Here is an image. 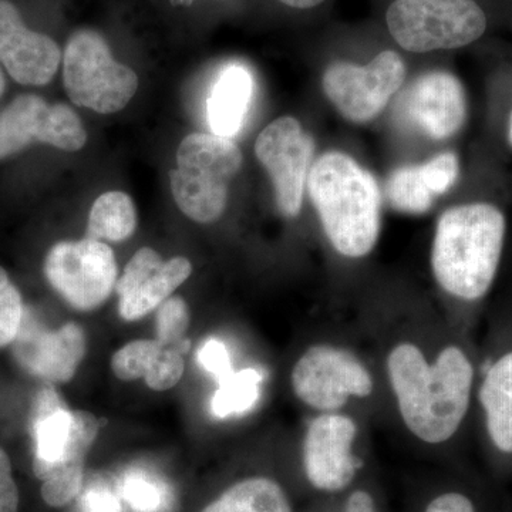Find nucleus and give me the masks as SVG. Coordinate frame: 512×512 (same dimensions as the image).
I'll use <instances>...</instances> for the list:
<instances>
[{"label":"nucleus","instance_id":"1","mask_svg":"<svg viewBox=\"0 0 512 512\" xmlns=\"http://www.w3.org/2000/svg\"><path fill=\"white\" fill-rule=\"evenodd\" d=\"M387 373L400 416L417 439L429 444L450 440L466 417L473 387V365L457 346L441 350L430 363L413 343L394 346Z\"/></svg>","mask_w":512,"mask_h":512},{"label":"nucleus","instance_id":"2","mask_svg":"<svg viewBox=\"0 0 512 512\" xmlns=\"http://www.w3.org/2000/svg\"><path fill=\"white\" fill-rule=\"evenodd\" d=\"M308 190L323 231L339 254L363 258L373 251L382 197L372 173L348 154L332 151L313 163Z\"/></svg>","mask_w":512,"mask_h":512},{"label":"nucleus","instance_id":"3","mask_svg":"<svg viewBox=\"0 0 512 512\" xmlns=\"http://www.w3.org/2000/svg\"><path fill=\"white\" fill-rule=\"evenodd\" d=\"M505 220L490 204L450 208L441 215L431 249V268L441 288L463 301L483 298L493 285Z\"/></svg>","mask_w":512,"mask_h":512},{"label":"nucleus","instance_id":"4","mask_svg":"<svg viewBox=\"0 0 512 512\" xmlns=\"http://www.w3.org/2000/svg\"><path fill=\"white\" fill-rule=\"evenodd\" d=\"M101 424L92 413L69 410L52 386L37 393L32 419L33 471L42 481V498L50 507H64L82 493L84 461Z\"/></svg>","mask_w":512,"mask_h":512},{"label":"nucleus","instance_id":"5","mask_svg":"<svg viewBox=\"0 0 512 512\" xmlns=\"http://www.w3.org/2000/svg\"><path fill=\"white\" fill-rule=\"evenodd\" d=\"M242 154L231 138L192 133L177 150L171 191L178 208L191 220L210 224L227 208L229 183L238 174Z\"/></svg>","mask_w":512,"mask_h":512},{"label":"nucleus","instance_id":"6","mask_svg":"<svg viewBox=\"0 0 512 512\" xmlns=\"http://www.w3.org/2000/svg\"><path fill=\"white\" fill-rule=\"evenodd\" d=\"M386 20L393 39L414 53L458 49L487 29L484 10L474 0H396Z\"/></svg>","mask_w":512,"mask_h":512},{"label":"nucleus","instance_id":"7","mask_svg":"<svg viewBox=\"0 0 512 512\" xmlns=\"http://www.w3.org/2000/svg\"><path fill=\"white\" fill-rule=\"evenodd\" d=\"M63 83L74 104L100 114L123 110L138 89L137 74L113 59L103 36L87 29L67 42Z\"/></svg>","mask_w":512,"mask_h":512},{"label":"nucleus","instance_id":"8","mask_svg":"<svg viewBox=\"0 0 512 512\" xmlns=\"http://www.w3.org/2000/svg\"><path fill=\"white\" fill-rule=\"evenodd\" d=\"M47 281L77 311H93L117 284V262L109 245L84 238L59 242L45 261Z\"/></svg>","mask_w":512,"mask_h":512},{"label":"nucleus","instance_id":"9","mask_svg":"<svg viewBox=\"0 0 512 512\" xmlns=\"http://www.w3.org/2000/svg\"><path fill=\"white\" fill-rule=\"evenodd\" d=\"M292 387L306 406L332 413L352 397L370 396L375 384L367 367L349 350L315 345L293 366Z\"/></svg>","mask_w":512,"mask_h":512},{"label":"nucleus","instance_id":"10","mask_svg":"<svg viewBox=\"0 0 512 512\" xmlns=\"http://www.w3.org/2000/svg\"><path fill=\"white\" fill-rule=\"evenodd\" d=\"M406 79L402 57L384 50L367 66L348 62L330 64L322 86L333 106L346 120L366 123L382 113Z\"/></svg>","mask_w":512,"mask_h":512},{"label":"nucleus","instance_id":"11","mask_svg":"<svg viewBox=\"0 0 512 512\" xmlns=\"http://www.w3.org/2000/svg\"><path fill=\"white\" fill-rule=\"evenodd\" d=\"M45 143L63 151L82 150L87 141L82 120L66 104H49L36 94H22L0 113V160Z\"/></svg>","mask_w":512,"mask_h":512},{"label":"nucleus","instance_id":"12","mask_svg":"<svg viewBox=\"0 0 512 512\" xmlns=\"http://www.w3.org/2000/svg\"><path fill=\"white\" fill-rule=\"evenodd\" d=\"M255 154L271 175L279 211L285 217H296L302 208L315 140L298 120L281 117L256 138Z\"/></svg>","mask_w":512,"mask_h":512},{"label":"nucleus","instance_id":"13","mask_svg":"<svg viewBox=\"0 0 512 512\" xmlns=\"http://www.w3.org/2000/svg\"><path fill=\"white\" fill-rule=\"evenodd\" d=\"M357 426L352 417L323 413L309 424L303 440V468L313 487L326 493L345 490L356 476L353 454Z\"/></svg>","mask_w":512,"mask_h":512},{"label":"nucleus","instance_id":"14","mask_svg":"<svg viewBox=\"0 0 512 512\" xmlns=\"http://www.w3.org/2000/svg\"><path fill=\"white\" fill-rule=\"evenodd\" d=\"M191 274V262L184 256L164 261L153 248H141L117 279L121 318L138 320L160 308Z\"/></svg>","mask_w":512,"mask_h":512},{"label":"nucleus","instance_id":"15","mask_svg":"<svg viewBox=\"0 0 512 512\" xmlns=\"http://www.w3.org/2000/svg\"><path fill=\"white\" fill-rule=\"evenodd\" d=\"M400 111L427 137L444 140L454 136L466 121V94L453 74L426 73L403 94Z\"/></svg>","mask_w":512,"mask_h":512},{"label":"nucleus","instance_id":"16","mask_svg":"<svg viewBox=\"0 0 512 512\" xmlns=\"http://www.w3.org/2000/svg\"><path fill=\"white\" fill-rule=\"evenodd\" d=\"M62 62L55 40L26 28L18 9L0 0V63L23 86L52 82Z\"/></svg>","mask_w":512,"mask_h":512},{"label":"nucleus","instance_id":"17","mask_svg":"<svg viewBox=\"0 0 512 512\" xmlns=\"http://www.w3.org/2000/svg\"><path fill=\"white\" fill-rule=\"evenodd\" d=\"M13 343L20 365L32 375L55 383L72 380L87 348L86 335L74 322L46 330L23 320Z\"/></svg>","mask_w":512,"mask_h":512},{"label":"nucleus","instance_id":"18","mask_svg":"<svg viewBox=\"0 0 512 512\" xmlns=\"http://www.w3.org/2000/svg\"><path fill=\"white\" fill-rule=\"evenodd\" d=\"M255 80L251 70L241 63H229L218 74L207 100V120L212 134L225 138L237 137L244 127Z\"/></svg>","mask_w":512,"mask_h":512},{"label":"nucleus","instance_id":"19","mask_svg":"<svg viewBox=\"0 0 512 512\" xmlns=\"http://www.w3.org/2000/svg\"><path fill=\"white\" fill-rule=\"evenodd\" d=\"M488 434L504 453H512V352L490 366L480 389Z\"/></svg>","mask_w":512,"mask_h":512},{"label":"nucleus","instance_id":"20","mask_svg":"<svg viewBox=\"0 0 512 512\" xmlns=\"http://www.w3.org/2000/svg\"><path fill=\"white\" fill-rule=\"evenodd\" d=\"M201 512H292V507L276 481L252 477L231 485Z\"/></svg>","mask_w":512,"mask_h":512},{"label":"nucleus","instance_id":"21","mask_svg":"<svg viewBox=\"0 0 512 512\" xmlns=\"http://www.w3.org/2000/svg\"><path fill=\"white\" fill-rule=\"evenodd\" d=\"M137 228V211L130 195L109 191L94 201L90 210L86 238L94 241L121 242Z\"/></svg>","mask_w":512,"mask_h":512},{"label":"nucleus","instance_id":"22","mask_svg":"<svg viewBox=\"0 0 512 512\" xmlns=\"http://www.w3.org/2000/svg\"><path fill=\"white\" fill-rule=\"evenodd\" d=\"M261 382V373L256 369H244L224 377L212 399L214 416L227 419L248 413L261 396Z\"/></svg>","mask_w":512,"mask_h":512},{"label":"nucleus","instance_id":"23","mask_svg":"<svg viewBox=\"0 0 512 512\" xmlns=\"http://www.w3.org/2000/svg\"><path fill=\"white\" fill-rule=\"evenodd\" d=\"M387 198L394 210L404 214H424L433 204V192L427 188L420 165L397 168L387 181Z\"/></svg>","mask_w":512,"mask_h":512},{"label":"nucleus","instance_id":"24","mask_svg":"<svg viewBox=\"0 0 512 512\" xmlns=\"http://www.w3.org/2000/svg\"><path fill=\"white\" fill-rule=\"evenodd\" d=\"M120 495L134 512H168L170 490L163 481L144 471H130L120 481Z\"/></svg>","mask_w":512,"mask_h":512},{"label":"nucleus","instance_id":"25","mask_svg":"<svg viewBox=\"0 0 512 512\" xmlns=\"http://www.w3.org/2000/svg\"><path fill=\"white\" fill-rule=\"evenodd\" d=\"M163 348V343L158 340H134L114 353L111 369L114 375L124 382L144 379L156 365Z\"/></svg>","mask_w":512,"mask_h":512},{"label":"nucleus","instance_id":"26","mask_svg":"<svg viewBox=\"0 0 512 512\" xmlns=\"http://www.w3.org/2000/svg\"><path fill=\"white\" fill-rule=\"evenodd\" d=\"M188 326H190V312L184 299L173 296L161 303L157 313L158 342L175 346L184 353L190 346L188 340H184Z\"/></svg>","mask_w":512,"mask_h":512},{"label":"nucleus","instance_id":"27","mask_svg":"<svg viewBox=\"0 0 512 512\" xmlns=\"http://www.w3.org/2000/svg\"><path fill=\"white\" fill-rule=\"evenodd\" d=\"M23 316L22 295L10 281L8 272L0 266V348H5L16 339Z\"/></svg>","mask_w":512,"mask_h":512},{"label":"nucleus","instance_id":"28","mask_svg":"<svg viewBox=\"0 0 512 512\" xmlns=\"http://www.w3.org/2000/svg\"><path fill=\"white\" fill-rule=\"evenodd\" d=\"M184 367L183 352L175 346L165 345L158 356L156 365L144 377V380L151 390L165 392V390L173 389L175 384L180 382L184 375Z\"/></svg>","mask_w":512,"mask_h":512},{"label":"nucleus","instance_id":"29","mask_svg":"<svg viewBox=\"0 0 512 512\" xmlns=\"http://www.w3.org/2000/svg\"><path fill=\"white\" fill-rule=\"evenodd\" d=\"M421 177L433 195L443 194L453 187L458 177V158L453 153H443L420 165Z\"/></svg>","mask_w":512,"mask_h":512},{"label":"nucleus","instance_id":"30","mask_svg":"<svg viewBox=\"0 0 512 512\" xmlns=\"http://www.w3.org/2000/svg\"><path fill=\"white\" fill-rule=\"evenodd\" d=\"M198 360L208 373L217 377L218 382L234 372L227 346L221 340L211 339L205 342L198 352Z\"/></svg>","mask_w":512,"mask_h":512},{"label":"nucleus","instance_id":"31","mask_svg":"<svg viewBox=\"0 0 512 512\" xmlns=\"http://www.w3.org/2000/svg\"><path fill=\"white\" fill-rule=\"evenodd\" d=\"M19 490L8 454L0 447V512H18Z\"/></svg>","mask_w":512,"mask_h":512},{"label":"nucleus","instance_id":"32","mask_svg":"<svg viewBox=\"0 0 512 512\" xmlns=\"http://www.w3.org/2000/svg\"><path fill=\"white\" fill-rule=\"evenodd\" d=\"M82 512H121L119 500L104 487H93L82 498Z\"/></svg>","mask_w":512,"mask_h":512},{"label":"nucleus","instance_id":"33","mask_svg":"<svg viewBox=\"0 0 512 512\" xmlns=\"http://www.w3.org/2000/svg\"><path fill=\"white\" fill-rule=\"evenodd\" d=\"M426 512H476L473 503L460 493H446L434 498Z\"/></svg>","mask_w":512,"mask_h":512},{"label":"nucleus","instance_id":"34","mask_svg":"<svg viewBox=\"0 0 512 512\" xmlns=\"http://www.w3.org/2000/svg\"><path fill=\"white\" fill-rule=\"evenodd\" d=\"M345 512H376L375 503L366 491H355L346 501Z\"/></svg>","mask_w":512,"mask_h":512},{"label":"nucleus","instance_id":"35","mask_svg":"<svg viewBox=\"0 0 512 512\" xmlns=\"http://www.w3.org/2000/svg\"><path fill=\"white\" fill-rule=\"evenodd\" d=\"M281 2L285 3V5L291 6V8L311 9L320 5V3L325 2V0H281Z\"/></svg>","mask_w":512,"mask_h":512},{"label":"nucleus","instance_id":"36","mask_svg":"<svg viewBox=\"0 0 512 512\" xmlns=\"http://www.w3.org/2000/svg\"><path fill=\"white\" fill-rule=\"evenodd\" d=\"M6 82L5 76H3L2 69H0V97L3 96V92H5Z\"/></svg>","mask_w":512,"mask_h":512},{"label":"nucleus","instance_id":"37","mask_svg":"<svg viewBox=\"0 0 512 512\" xmlns=\"http://www.w3.org/2000/svg\"><path fill=\"white\" fill-rule=\"evenodd\" d=\"M171 2H173L174 5H188L192 0H171Z\"/></svg>","mask_w":512,"mask_h":512},{"label":"nucleus","instance_id":"38","mask_svg":"<svg viewBox=\"0 0 512 512\" xmlns=\"http://www.w3.org/2000/svg\"><path fill=\"white\" fill-rule=\"evenodd\" d=\"M508 138H510V144L512 146V114H511V120H510V134H508Z\"/></svg>","mask_w":512,"mask_h":512}]
</instances>
